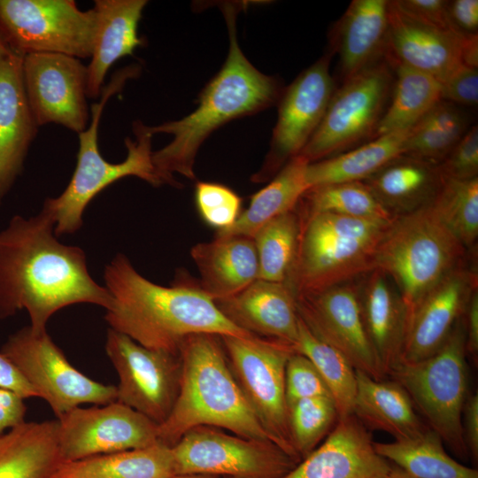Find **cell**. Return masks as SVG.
<instances>
[{"mask_svg":"<svg viewBox=\"0 0 478 478\" xmlns=\"http://www.w3.org/2000/svg\"><path fill=\"white\" fill-rule=\"evenodd\" d=\"M447 180L466 181L478 177V127L473 126L438 165Z\"/></svg>","mask_w":478,"mask_h":478,"instance_id":"obj_44","label":"cell"},{"mask_svg":"<svg viewBox=\"0 0 478 478\" xmlns=\"http://www.w3.org/2000/svg\"><path fill=\"white\" fill-rule=\"evenodd\" d=\"M96 30L95 10L73 0H0V35L12 51L90 58Z\"/></svg>","mask_w":478,"mask_h":478,"instance_id":"obj_11","label":"cell"},{"mask_svg":"<svg viewBox=\"0 0 478 478\" xmlns=\"http://www.w3.org/2000/svg\"><path fill=\"white\" fill-rule=\"evenodd\" d=\"M171 478H219V476L211 474H177Z\"/></svg>","mask_w":478,"mask_h":478,"instance_id":"obj_53","label":"cell"},{"mask_svg":"<svg viewBox=\"0 0 478 478\" xmlns=\"http://www.w3.org/2000/svg\"><path fill=\"white\" fill-rule=\"evenodd\" d=\"M395 2L405 13L421 23L454 31L448 17L447 1L397 0Z\"/></svg>","mask_w":478,"mask_h":478,"instance_id":"obj_46","label":"cell"},{"mask_svg":"<svg viewBox=\"0 0 478 478\" xmlns=\"http://www.w3.org/2000/svg\"><path fill=\"white\" fill-rule=\"evenodd\" d=\"M190 257L200 275L198 287L213 301L227 298L258 279V262L251 237L230 235L199 243Z\"/></svg>","mask_w":478,"mask_h":478,"instance_id":"obj_27","label":"cell"},{"mask_svg":"<svg viewBox=\"0 0 478 478\" xmlns=\"http://www.w3.org/2000/svg\"><path fill=\"white\" fill-rule=\"evenodd\" d=\"M244 5L238 2L220 5L228 31V53L219 73L199 94L197 107L180 120L149 126L152 135H173L168 144L152 152L153 165L164 184L176 186L175 173L194 180L197 154L213 131L233 120L272 107L281 96V82L258 71L239 46L236 17Z\"/></svg>","mask_w":478,"mask_h":478,"instance_id":"obj_3","label":"cell"},{"mask_svg":"<svg viewBox=\"0 0 478 478\" xmlns=\"http://www.w3.org/2000/svg\"><path fill=\"white\" fill-rule=\"evenodd\" d=\"M214 303L227 320L244 331L292 347L297 342L296 299L284 282L257 279L240 292Z\"/></svg>","mask_w":478,"mask_h":478,"instance_id":"obj_23","label":"cell"},{"mask_svg":"<svg viewBox=\"0 0 478 478\" xmlns=\"http://www.w3.org/2000/svg\"><path fill=\"white\" fill-rule=\"evenodd\" d=\"M195 200L203 220L218 230L232 226L241 213V197L220 183L197 182Z\"/></svg>","mask_w":478,"mask_h":478,"instance_id":"obj_42","label":"cell"},{"mask_svg":"<svg viewBox=\"0 0 478 478\" xmlns=\"http://www.w3.org/2000/svg\"><path fill=\"white\" fill-rule=\"evenodd\" d=\"M328 51L284 89L278 102V119L265 161L252 181L263 182L298 156L319 127L335 91Z\"/></svg>","mask_w":478,"mask_h":478,"instance_id":"obj_15","label":"cell"},{"mask_svg":"<svg viewBox=\"0 0 478 478\" xmlns=\"http://www.w3.org/2000/svg\"><path fill=\"white\" fill-rule=\"evenodd\" d=\"M10 52H12L11 49L8 47L0 35V58Z\"/></svg>","mask_w":478,"mask_h":478,"instance_id":"obj_54","label":"cell"},{"mask_svg":"<svg viewBox=\"0 0 478 478\" xmlns=\"http://www.w3.org/2000/svg\"><path fill=\"white\" fill-rule=\"evenodd\" d=\"M22 79L38 127L53 123L78 134L88 127V71L80 58L58 53L25 55Z\"/></svg>","mask_w":478,"mask_h":478,"instance_id":"obj_17","label":"cell"},{"mask_svg":"<svg viewBox=\"0 0 478 478\" xmlns=\"http://www.w3.org/2000/svg\"><path fill=\"white\" fill-rule=\"evenodd\" d=\"M104 278L112 296L104 315L110 328L148 349L179 355L184 339L194 334L257 337L227 320L198 285L181 281L171 287L156 284L124 254L105 266Z\"/></svg>","mask_w":478,"mask_h":478,"instance_id":"obj_2","label":"cell"},{"mask_svg":"<svg viewBox=\"0 0 478 478\" xmlns=\"http://www.w3.org/2000/svg\"><path fill=\"white\" fill-rule=\"evenodd\" d=\"M463 316L433 355L399 363L389 374L409 395L429 428L461 459L469 458L462 433V410L468 395Z\"/></svg>","mask_w":478,"mask_h":478,"instance_id":"obj_8","label":"cell"},{"mask_svg":"<svg viewBox=\"0 0 478 478\" xmlns=\"http://www.w3.org/2000/svg\"><path fill=\"white\" fill-rule=\"evenodd\" d=\"M285 394L288 406L305 398L332 397L312 361L297 351L292 352L286 364Z\"/></svg>","mask_w":478,"mask_h":478,"instance_id":"obj_43","label":"cell"},{"mask_svg":"<svg viewBox=\"0 0 478 478\" xmlns=\"http://www.w3.org/2000/svg\"><path fill=\"white\" fill-rule=\"evenodd\" d=\"M45 208L14 216L0 231V319L26 310L30 328L46 331L50 318L76 304L109 309L112 296L91 277L84 251L60 243Z\"/></svg>","mask_w":478,"mask_h":478,"instance_id":"obj_1","label":"cell"},{"mask_svg":"<svg viewBox=\"0 0 478 478\" xmlns=\"http://www.w3.org/2000/svg\"><path fill=\"white\" fill-rule=\"evenodd\" d=\"M466 354L477 363L478 359V291L471 295L463 315Z\"/></svg>","mask_w":478,"mask_h":478,"instance_id":"obj_51","label":"cell"},{"mask_svg":"<svg viewBox=\"0 0 478 478\" xmlns=\"http://www.w3.org/2000/svg\"><path fill=\"white\" fill-rule=\"evenodd\" d=\"M374 443L355 415L338 417L324 443L281 478H389L391 462Z\"/></svg>","mask_w":478,"mask_h":478,"instance_id":"obj_21","label":"cell"},{"mask_svg":"<svg viewBox=\"0 0 478 478\" xmlns=\"http://www.w3.org/2000/svg\"><path fill=\"white\" fill-rule=\"evenodd\" d=\"M295 351L308 358L326 383L338 417L352 414L357 390L356 370L336 349L315 337L299 319Z\"/></svg>","mask_w":478,"mask_h":478,"instance_id":"obj_37","label":"cell"},{"mask_svg":"<svg viewBox=\"0 0 478 478\" xmlns=\"http://www.w3.org/2000/svg\"><path fill=\"white\" fill-rule=\"evenodd\" d=\"M26 413L24 398L12 391L0 389V435L25 422Z\"/></svg>","mask_w":478,"mask_h":478,"instance_id":"obj_48","label":"cell"},{"mask_svg":"<svg viewBox=\"0 0 478 478\" xmlns=\"http://www.w3.org/2000/svg\"><path fill=\"white\" fill-rule=\"evenodd\" d=\"M139 66H130L115 73L111 82L102 89L100 100L90 105V122L79 135L77 163L65 190L43 204L55 221V235L73 234L82 226L83 212L92 199L113 182L135 176L152 186L163 185L152 162V133L149 126L137 120L133 123L135 140L126 138V158L111 163L101 155L98 148V127L108 100L119 93L127 80L138 75Z\"/></svg>","mask_w":478,"mask_h":478,"instance_id":"obj_5","label":"cell"},{"mask_svg":"<svg viewBox=\"0 0 478 478\" xmlns=\"http://www.w3.org/2000/svg\"><path fill=\"white\" fill-rule=\"evenodd\" d=\"M96 30L90 62L87 66V96H101L105 76L112 66L132 55L143 44L138 24L146 0H96Z\"/></svg>","mask_w":478,"mask_h":478,"instance_id":"obj_25","label":"cell"},{"mask_svg":"<svg viewBox=\"0 0 478 478\" xmlns=\"http://www.w3.org/2000/svg\"><path fill=\"white\" fill-rule=\"evenodd\" d=\"M220 338L233 375L271 441L300 462L290 435L285 394V367L294 348L258 336Z\"/></svg>","mask_w":478,"mask_h":478,"instance_id":"obj_10","label":"cell"},{"mask_svg":"<svg viewBox=\"0 0 478 478\" xmlns=\"http://www.w3.org/2000/svg\"><path fill=\"white\" fill-rule=\"evenodd\" d=\"M0 352L21 372L59 418L82 404L103 405L116 401V386L103 384L77 370L46 331L30 326L11 335Z\"/></svg>","mask_w":478,"mask_h":478,"instance_id":"obj_12","label":"cell"},{"mask_svg":"<svg viewBox=\"0 0 478 478\" xmlns=\"http://www.w3.org/2000/svg\"><path fill=\"white\" fill-rule=\"evenodd\" d=\"M297 212L298 243L284 282L295 297L352 281L373 271L379 243L395 219Z\"/></svg>","mask_w":478,"mask_h":478,"instance_id":"obj_6","label":"cell"},{"mask_svg":"<svg viewBox=\"0 0 478 478\" xmlns=\"http://www.w3.org/2000/svg\"><path fill=\"white\" fill-rule=\"evenodd\" d=\"M442 100L474 106L478 103V68L459 66L442 82Z\"/></svg>","mask_w":478,"mask_h":478,"instance_id":"obj_45","label":"cell"},{"mask_svg":"<svg viewBox=\"0 0 478 478\" xmlns=\"http://www.w3.org/2000/svg\"><path fill=\"white\" fill-rule=\"evenodd\" d=\"M431 204L464 247L473 249L478 236V177L466 181L446 179Z\"/></svg>","mask_w":478,"mask_h":478,"instance_id":"obj_40","label":"cell"},{"mask_svg":"<svg viewBox=\"0 0 478 478\" xmlns=\"http://www.w3.org/2000/svg\"><path fill=\"white\" fill-rule=\"evenodd\" d=\"M448 17L452 29L461 35H478V1H447Z\"/></svg>","mask_w":478,"mask_h":478,"instance_id":"obj_47","label":"cell"},{"mask_svg":"<svg viewBox=\"0 0 478 478\" xmlns=\"http://www.w3.org/2000/svg\"><path fill=\"white\" fill-rule=\"evenodd\" d=\"M463 439L469 457L478 459V395L468 394L462 410Z\"/></svg>","mask_w":478,"mask_h":478,"instance_id":"obj_49","label":"cell"},{"mask_svg":"<svg viewBox=\"0 0 478 478\" xmlns=\"http://www.w3.org/2000/svg\"><path fill=\"white\" fill-rule=\"evenodd\" d=\"M387 0H353L331 32L345 81L383 58L388 31Z\"/></svg>","mask_w":478,"mask_h":478,"instance_id":"obj_26","label":"cell"},{"mask_svg":"<svg viewBox=\"0 0 478 478\" xmlns=\"http://www.w3.org/2000/svg\"><path fill=\"white\" fill-rule=\"evenodd\" d=\"M288 409L292 443L302 460L333 429L338 420L337 409L330 397L301 399Z\"/></svg>","mask_w":478,"mask_h":478,"instance_id":"obj_41","label":"cell"},{"mask_svg":"<svg viewBox=\"0 0 478 478\" xmlns=\"http://www.w3.org/2000/svg\"><path fill=\"white\" fill-rule=\"evenodd\" d=\"M475 289L477 274L466 262L436 284L409 320L399 363L416 362L436 352L464 315Z\"/></svg>","mask_w":478,"mask_h":478,"instance_id":"obj_19","label":"cell"},{"mask_svg":"<svg viewBox=\"0 0 478 478\" xmlns=\"http://www.w3.org/2000/svg\"><path fill=\"white\" fill-rule=\"evenodd\" d=\"M296 209L301 213L330 212L348 217L392 220L391 214L364 181H350L310 188Z\"/></svg>","mask_w":478,"mask_h":478,"instance_id":"obj_38","label":"cell"},{"mask_svg":"<svg viewBox=\"0 0 478 478\" xmlns=\"http://www.w3.org/2000/svg\"><path fill=\"white\" fill-rule=\"evenodd\" d=\"M357 280L295 297L297 312L309 331L340 351L355 370L382 380L386 376L363 325Z\"/></svg>","mask_w":478,"mask_h":478,"instance_id":"obj_18","label":"cell"},{"mask_svg":"<svg viewBox=\"0 0 478 478\" xmlns=\"http://www.w3.org/2000/svg\"><path fill=\"white\" fill-rule=\"evenodd\" d=\"M224 478H240V477H234V476H225Z\"/></svg>","mask_w":478,"mask_h":478,"instance_id":"obj_55","label":"cell"},{"mask_svg":"<svg viewBox=\"0 0 478 478\" xmlns=\"http://www.w3.org/2000/svg\"><path fill=\"white\" fill-rule=\"evenodd\" d=\"M308 162L301 156L291 158L262 189L255 193L235 222L218 230L216 237L240 235L251 237L271 220L297 206L302 196L310 189L306 181Z\"/></svg>","mask_w":478,"mask_h":478,"instance_id":"obj_32","label":"cell"},{"mask_svg":"<svg viewBox=\"0 0 478 478\" xmlns=\"http://www.w3.org/2000/svg\"><path fill=\"white\" fill-rule=\"evenodd\" d=\"M410 130L382 135L347 152L309 163L306 168L309 187L365 181L389 161L403 155Z\"/></svg>","mask_w":478,"mask_h":478,"instance_id":"obj_33","label":"cell"},{"mask_svg":"<svg viewBox=\"0 0 478 478\" xmlns=\"http://www.w3.org/2000/svg\"><path fill=\"white\" fill-rule=\"evenodd\" d=\"M174 475L172 447L158 442L145 448L62 463L50 478H171Z\"/></svg>","mask_w":478,"mask_h":478,"instance_id":"obj_31","label":"cell"},{"mask_svg":"<svg viewBox=\"0 0 478 478\" xmlns=\"http://www.w3.org/2000/svg\"><path fill=\"white\" fill-rule=\"evenodd\" d=\"M358 300L363 325L385 374L400 362L407 330V312L392 281L374 269L358 278Z\"/></svg>","mask_w":478,"mask_h":478,"instance_id":"obj_24","label":"cell"},{"mask_svg":"<svg viewBox=\"0 0 478 478\" xmlns=\"http://www.w3.org/2000/svg\"><path fill=\"white\" fill-rule=\"evenodd\" d=\"M389 478H417V477L410 474L403 468L391 463V470H390Z\"/></svg>","mask_w":478,"mask_h":478,"instance_id":"obj_52","label":"cell"},{"mask_svg":"<svg viewBox=\"0 0 478 478\" xmlns=\"http://www.w3.org/2000/svg\"><path fill=\"white\" fill-rule=\"evenodd\" d=\"M391 69L383 58L343 81L299 156L313 163L340 154L367 137L374 139L392 93Z\"/></svg>","mask_w":478,"mask_h":478,"instance_id":"obj_9","label":"cell"},{"mask_svg":"<svg viewBox=\"0 0 478 478\" xmlns=\"http://www.w3.org/2000/svg\"><path fill=\"white\" fill-rule=\"evenodd\" d=\"M296 208L266 222L252 236L258 262V279L285 282L295 258L300 233Z\"/></svg>","mask_w":478,"mask_h":478,"instance_id":"obj_39","label":"cell"},{"mask_svg":"<svg viewBox=\"0 0 478 478\" xmlns=\"http://www.w3.org/2000/svg\"><path fill=\"white\" fill-rule=\"evenodd\" d=\"M179 357V391L170 414L158 426L160 443L172 447L185 433L200 426L272 442L239 388L219 335H189Z\"/></svg>","mask_w":478,"mask_h":478,"instance_id":"obj_4","label":"cell"},{"mask_svg":"<svg viewBox=\"0 0 478 478\" xmlns=\"http://www.w3.org/2000/svg\"><path fill=\"white\" fill-rule=\"evenodd\" d=\"M200 426L172 446L177 474L281 478L298 463L270 441L232 436Z\"/></svg>","mask_w":478,"mask_h":478,"instance_id":"obj_13","label":"cell"},{"mask_svg":"<svg viewBox=\"0 0 478 478\" xmlns=\"http://www.w3.org/2000/svg\"><path fill=\"white\" fill-rule=\"evenodd\" d=\"M467 35L421 23L388 2V31L384 58L426 73L440 82L463 64Z\"/></svg>","mask_w":478,"mask_h":478,"instance_id":"obj_20","label":"cell"},{"mask_svg":"<svg viewBox=\"0 0 478 478\" xmlns=\"http://www.w3.org/2000/svg\"><path fill=\"white\" fill-rule=\"evenodd\" d=\"M356 376L352 414L366 428L384 431L396 440L417 436L429 428L398 382L375 380L357 370Z\"/></svg>","mask_w":478,"mask_h":478,"instance_id":"obj_28","label":"cell"},{"mask_svg":"<svg viewBox=\"0 0 478 478\" xmlns=\"http://www.w3.org/2000/svg\"><path fill=\"white\" fill-rule=\"evenodd\" d=\"M467 116L440 100L410 130L403 155L439 165L468 130Z\"/></svg>","mask_w":478,"mask_h":478,"instance_id":"obj_36","label":"cell"},{"mask_svg":"<svg viewBox=\"0 0 478 478\" xmlns=\"http://www.w3.org/2000/svg\"><path fill=\"white\" fill-rule=\"evenodd\" d=\"M391 100L375 132L382 135L411 129L436 103L442 100L441 82L433 76L397 64Z\"/></svg>","mask_w":478,"mask_h":478,"instance_id":"obj_35","label":"cell"},{"mask_svg":"<svg viewBox=\"0 0 478 478\" xmlns=\"http://www.w3.org/2000/svg\"><path fill=\"white\" fill-rule=\"evenodd\" d=\"M22 59L13 51L0 58V204L21 173L38 129L23 85Z\"/></svg>","mask_w":478,"mask_h":478,"instance_id":"obj_22","label":"cell"},{"mask_svg":"<svg viewBox=\"0 0 478 478\" xmlns=\"http://www.w3.org/2000/svg\"><path fill=\"white\" fill-rule=\"evenodd\" d=\"M445 181L438 165L400 155L363 181L397 216L431 203Z\"/></svg>","mask_w":478,"mask_h":478,"instance_id":"obj_29","label":"cell"},{"mask_svg":"<svg viewBox=\"0 0 478 478\" xmlns=\"http://www.w3.org/2000/svg\"><path fill=\"white\" fill-rule=\"evenodd\" d=\"M384 459L417 478H478L477 469L454 460L431 428L407 439L374 443Z\"/></svg>","mask_w":478,"mask_h":478,"instance_id":"obj_34","label":"cell"},{"mask_svg":"<svg viewBox=\"0 0 478 478\" xmlns=\"http://www.w3.org/2000/svg\"><path fill=\"white\" fill-rule=\"evenodd\" d=\"M61 464L58 420L25 421L0 435V478H50Z\"/></svg>","mask_w":478,"mask_h":478,"instance_id":"obj_30","label":"cell"},{"mask_svg":"<svg viewBox=\"0 0 478 478\" xmlns=\"http://www.w3.org/2000/svg\"><path fill=\"white\" fill-rule=\"evenodd\" d=\"M466 252L429 203L395 217L379 243L374 270L395 284L409 322L426 295L466 262Z\"/></svg>","mask_w":478,"mask_h":478,"instance_id":"obj_7","label":"cell"},{"mask_svg":"<svg viewBox=\"0 0 478 478\" xmlns=\"http://www.w3.org/2000/svg\"><path fill=\"white\" fill-rule=\"evenodd\" d=\"M105 351L120 380L116 401L158 426L162 424L170 414L179 391V355L148 349L111 328L107 332Z\"/></svg>","mask_w":478,"mask_h":478,"instance_id":"obj_14","label":"cell"},{"mask_svg":"<svg viewBox=\"0 0 478 478\" xmlns=\"http://www.w3.org/2000/svg\"><path fill=\"white\" fill-rule=\"evenodd\" d=\"M0 389L14 392L22 398L38 397L19 368L0 352Z\"/></svg>","mask_w":478,"mask_h":478,"instance_id":"obj_50","label":"cell"},{"mask_svg":"<svg viewBox=\"0 0 478 478\" xmlns=\"http://www.w3.org/2000/svg\"><path fill=\"white\" fill-rule=\"evenodd\" d=\"M57 420L62 463L145 448L159 442L155 422L118 401L78 406Z\"/></svg>","mask_w":478,"mask_h":478,"instance_id":"obj_16","label":"cell"}]
</instances>
